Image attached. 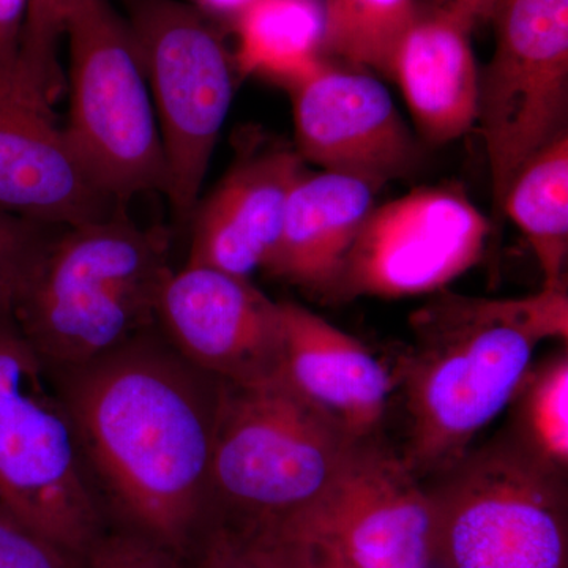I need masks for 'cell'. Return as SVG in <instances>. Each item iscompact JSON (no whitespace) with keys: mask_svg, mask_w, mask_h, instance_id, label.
<instances>
[{"mask_svg":"<svg viewBox=\"0 0 568 568\" xmlns=\"http://www.w3.org/2000/svg\"><path fill=\"white\" fill-rule=\"evenodd\" d=\"M145 332L88 364L50 375L85 469L125 532L185 559L212 526L222 381Z\"/></svg>","mask_w":568,"mask_h":568,"instance_id":"1","label":"cell"},{"mask_svg":"<svg viewBox=\"0 0 568 568\" xmlns=\"http://www.w3.org/2000/svg\"><path fill=\"white\" fill-rule=\"evenodd\" d=\"M414 346L402 366L407 469L424 481L446 473L514 402L532 353L566 334L567 305L541 290L523 298L443 294L413 317Z\"/></svg>","mask_w":568,"mask_h":568,"instance_id":"2","label":"cell"},{"mask_svg":"<svg viewBox=\"0 0 568 568\" xmlns=\"http://www.w3.org/2000/svg\"><path fill=\"white\" fill-rule=\"evenodd\" d=\"M171 274L170 234L115 211L51 237L11 312L48 372L71 368L148 331Z\"/></svg>","mask_w":568,"mask_h":568,"instance_id":"3","label":"cell"},{"mask_svg":"<svg viewBox=\"0 0 568 568\" xmlns=\"http://www.w3.org/2000/svg\"><path fill=\"white\" fill-rule=\"evenodd\" d=\"M361 443L286 376L256 386L222 383L213 500L239 514L237 529L295 517L334 487Z\"/></svg>","mask_w":568,"mask_h":568,"instance_id":"4","label":"cell"},{"mask_svg":"<svg viewBox=\"0 0 568 568\" xmlns=\"http://www.w3.org/2000/svg\"><path fill=\"white\" fill-rule=\"evenodd\" d=\"M89 478L50 372L0 310V508L82 564L104 536Z\"/></svg>","mask_w":568,"mask_h":568,"instance_id":"5","label":"cell"},{"mask_svg":"<svg viewBox=\"0 0 568 568\" xmlns=\"http://www.w3.org/2000/svg\"><path fill=\"white\" fill-rule=\"evenodd\" d=\"M566 474L503 435L425 487L435 567L568 568Z\"/></svg>","mask_w":568,"mask_h":568,"instance_id":"6","label":"cell"},{"mask_svg":"<svg viewBox=\"0 0 568 568\" xmlns=\"http://www.w3.org/2000/svg\"><path fill=\"white\" fill-rule=\"evenodd\" d=\"M74 152L119 205L164 193L166 164L148 77L129 21L111 0H62Z\"/></svg>","mask_w":568,"mask_h":568,"instance_id":"7","label":"cell"},{"mask_svg":"<svg viewBox=\"0 0 568 568\" xmlns=\"http://www.w3.org/2000/svg\"><path fill=\"white\" fill-rule=\"evenodd\" d=\"M140 51L175 219L190 222L234 100V58L203 11L179 0H133Z\"/></svg>","mask_w":568,"mask_h":568,"instance_id":"8","label":"cell"},{"mask_svg":"<svg viewBox=\"0 0 568 568\" xmlns=\"http://www.w3.org/2000/svg\"><path fill=\"white\" fill-rule=\"evenodd\" d=\"M495 52L478 81L477 122L491 179L493 233L530 156L568 132V0H497Z\"/></svg>","mask_w":568,"mask_h":568,"instance_id":"9","label":"cell"},{"mask_svg":"<svg viewBox=\"0 0 568 568\" xmlns=\"http://www.w3.org/2000/svg\"><path fill=\"white\" fill-rule=\"evenodd\" d=\"M491 234L458 186H418L369 212L327 301L436 293L481 260Z\"/></svg>","mask_w":568,"mask_h":568,"instance_id":"10","label":"cell"},{"mask_svg":"<svg viewBox=\"0 0 568 568\" xmlns=\"http://www.w3.org/2000/svg\"><path fill=\"white\" fill-rule=\"evenodd\" d=\"M261 528L316 534L354 568H435V514L424 481L373 439L358 444L312 507Z\"/></svg>","mask_w":568,"mask_h":568,"instance_id":"11","label":"cell"},{"mask_svg":"<svg viewBox=\"0 0 568 568\" xmlns=\"http://www.w3.org/2000/svg\"><path fill=\"white\" fill-rule=\"evenodd\" d=\"M156 320L186 362L222 383L284 377L282 305L248 278L186 264L164 283Z\"/></svg>","mask_w":568,"mask_h":568,"instance_id":"12","label":"cell"},{"mask_svg":"<svg viewBox=\"0 0 568 568\" xmlns=\"http://www.w3.org/2000/svg\"><path fill=\"white\" fill-rule=\"evenodd\" d=\"M295 152L321 171L351 175L377 190L413 173L420 142L369 71L325 61L291 85Z\"/></svg>","mask_w":568,"mask_h":568,"instance_id":"13","label":"cell"},{"mask_svg":"<svg viewBox=\"0 0 568 568\" xmlns=\"http://www.w3.org/2000/svg\"><path fill=\"white\" fill-rule=\"evenodd\" d=\"M118 207L55 125L51 108L0 88V213L67 230Z\"/></svg>","mask_w":568,"mask_h":568,"instance_id":"14","label":"cell"},{"mask_svg":"<svg viewBox=\"0 0 568 568\" xmlns=\"http://www.w3.org/2000/svg\"><path fill=\"white\" fill-rule=\"evenodd\" d=\"M295 149L244 156L194 207L189 265L248 278L274 252L291 192L306 171Z\"/></svg>","mask_w":568,"mask_h":568,"instance_id":"15","label":"cell"},{"mask_svg":"<svg viewBox=\"0 0 568 568\" xmlns=\"http://www.w3.org/2000/svg\"><path fill=\"white\" fill-rule=\"evenodd\" d=\"M280 305L287 383L355 439H372L386 417L394 376L354 336L305 306Z\"/></svg>","mask_w":568,"mask_h":568,"instance_id":"16","label":"cell"},{"mask_svg":"<svg viewBox=\"0 0 568 568\" xmlns=\"http://www.w3.org/2000/svg\"><path fill=\"white\" fill-rule=\"evenodd\" d=\"M477 22L457 10L422 7L394 61L395 80L422 140L433 145L457 141L477 122L478 71L473 50Z\"/></svg>","mask_w":568,"mask_h":568,"instance_id":"17","label":"cell"},{"mask_svg":"<svg viewBox=\"0 0 568 568\" xmlns=\"http://www.w3.org/2000/svg\"><path fill=\"white\" fill-rule=\"evenodd\" d=\"M379 190L351 175L306 173L291 192L282 233L263 271L328 298Z\"/></svg>","mask_w":568,"mask_h":568,"instance_id":"18","label":"cell"},{"mask_svg":"<svg viewBox=\"0 0 568 568\" xmlns=\"http://www.w3.org/2000/svg\"><path fill=\"white\" fill-rule=\"evenodd\" d=\"M242 77L297 84L320 69L324 58L323 0H250L233 18Z\"/></svg>","mask_w":568,"mask_h":568,"instance_id":"19","label":"cell"},{"mask_svg":"<svg viewBox=\"0 0 568 568\" xmlns=\"http://www.w3.org/2000/svg\"><path fill=\"white\" fill-rule=\"evenodd\" d=\"M503 219L528 239L544 287L567 284L568 132L530 156L508 186Z\"/></svg>","mask_w":568,"mask_h":568,"instance_id":"20","label":"cell"},{"mask_svg":"<svg viewBox=\"0 0 568 568\" xmlns=\"http://www.w3.org/2000/svg\"><path fill=\"white\" fill-rule=\"evenodd\" d=\"M324 58L392 80L399 43L416 17L417 0H323Z\"/></svg>","mask_w":568,"mask_h":568,"instance_id":"21","label":"cell"},{"mask_svg":"<svg viewBox=\"0 0 568 568\" xmlns=\"http://www.w3.org/2000/svg\"><path fill=\"white\" fill-rule=\"evenodd\" d=\"M511 435L536 457L567 473L568 355L560 351L528 372L517 395ZM514 398V399H515Z\"/></svg>","mask_w":568,"mask_h":568,"instance_id":"22","label":"cell"},{"mask_svg":"<svg viewBox=\"0 0 568 568\" xmlns=\"http://www.w3.org/2000/svg\"><path fill=\"white\" fill-rule=\"evenodd\" d=\"M62 36V0H29L14 84L50 106L65 84L58 55Z\"/></svg>","mask_w":568,"mask_h":568,"instance_id":"23","label":"cell"},{"mask_svg":"<svg viewBox=\"0 0 568 568\" xmlns=\"http://www.w3.org/2000/svg\"><path fill=\"white\" fill-rule=\"evenodd\" d=\"M260 568H354L324 537L287 528L235 529Z\"/></svg>","mask_w":568,"mask_h":568,"instance_id":"24","label":"cell"},{"mask_svg":"<svg viewBox=\"0 0 568 568\" xmlns=\"http://www.w3.org/2000/svg\"><path fill=\"white\" fill-rule=\"evenodd\" d=\"M52 227L0 213V310L11 308Z\"/></svg>","mask_w":568,"mask_h":568,"instance_id":"25","label":"cell"},{"mask_svg":"<svg viewBox=\"0 0 568 568\" xmlns=\"http://www.w3.org/2000/svg\"><path fill=\"white\" fill-rule=\"evenodd\" d=\"M0 568H84L0 508Z\"/></svg>","mask_w":568,"mask_h":568,"instance_id":"26","label":"cell"},{"mask_svg":"<svg viewBox=\"0 0 568 568\" xmlns=\"http://www.w3.org/2000/svg\"><path fill=\"white\" fill-rule=\"evenodd\" d=\"M84 568H186L183 559L144 538L123 532L103 536L82 562Z\"/></svg>","mask_w":568,"mask_h":568,"instance_id":"27","label":"cell"},{"mask_svg":"<svg viewBox=\"0 0 568 568\" xmlns=\"http://www.w3.org/2000/svg\"><path fill=\"white\" fill-rule=\"evenodd\" d=\"M196 551V568H260L237 530L227 525H212L205 530Z\"/></svg>","mask_w":568,"mask_h":568,"instance_id":"28","label":"cell"},{"mask_svg":"<svg viewBox=\"0 0 568 568\" xmlns=\"http://www.w3.org/2000/svg\"><path fill=\"white\" fill-rule=\"evenodd\" d=\"M29 0H0V88L14 89Z\"/></svg>","mask_w":568,"mask_h":568,"instance_id":"29","label":"cell"},{"mask_svg":"<svg viewBox=\"0 0 568 568\" xmlns=\"http://www.w3.org/2000/svg\"><path fill=\"white\" fill-rule=\"evenodd\" d=\"M497 0H429V3L443 9L457 10L470 20L480 22L491 20Z\"/></svg>","mask_w":568,"mask_h":568,"instance_id":"30","label":"cell"},{"mask_svg":"<svg viewBox=\"0 0 568 568\" xmlns=\"http://www.w3.org/2000/svg\"><path fill=\"white\" fill-rule=\"evenodd\" d=\"M194 9L203 13L222 14L234 18L250 0H192Z\"/></svg>","mask_w":568,"mask_h":568,"instance_id":"31","label":"cell"}]
</instances>
